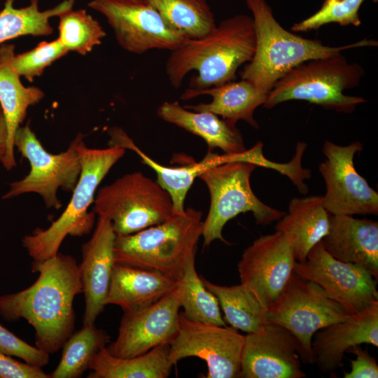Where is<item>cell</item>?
Returning <instances> with one entry per match:
<instances>
[{
    "mask_svg": "<svg viewBox=\"0 0 378 378\" xmlns=\"http://www.w3.org/2000/svg\"><path fill=\"white\" fill-rule=\"evenodd\" d=\"M88 6L106 18L118 44L131 53L172 51L189 39L170 27L146 0H92Z\"/></svg>",
    "mask_w": 378,
    "mask_h": 378,
    "instance_id": "8fae6325",
    "label": "cell"
},
{
    "mask_svg": "<svg viewBox=\"0 0 378 378\" xmlns=\"http://www.w3.org/2000/svg\"><path fill=\"white\" fill-rule=\"evenodd\" d=\"M203 94L211 96L212 101L183 107L196 112H211L234 124L241 120L253 128H259L253 117L254 111L265 104L268 94L260 92L249 81L241 79L200 90L187 88L181 99L188 100Z\"/></svg>",
    "mask_w": 378,
    "mask_h": 378,
    "instance_id": "603a6c76",
    "label": "cell"
},
{
    "mask_svg": "<svg viewBox=\"0 0 378 378\" xmlns=\"http://www.w3.org/2000/svg\"><path fill=\"white\" fill-rule=\"evenodd\" d=\"M244 340L231 326L191 321L180 313L177 332L169 342V358L173 365L187 357L204 360L206 378L239 377Z\"/></svg>",
    "mask_w": 378,
    "mask_h": 378,
    "instance_id": "7c38bea8",
    "label": "cell"
},
{
    "mask_svg": "<svg viewBox=\"0 0 378 378\" xmlns=\"http://www.w3.org/2000/svg\"><path fill=\"white\" fill-rule=\"evenodd\" d=\"M176 31L189 39L212 32L216 27L214 14L206 0H146Z\"/></svg>",
    "mask_w": 378,
    "mask_h": 378,
    "instance_id": "f546056e",
    "label": "cell"
},
{
    "mask_svg": "<svg viewBox=\"0 0 378 378\" xmlns=\"http://www.w3.org/2000/svg\"><path fill=\"white\" fill-rule=\"evenodd\" d=\"M254 22L256 43L251 60L240 72L241 79L269 94L275 83L293 68L309 60L322 58L347 49L377 46L373 39H363L342 46H324L285 29L276 20L266 0H246Z\"/></svg>",
    "mask_w": 378,
    "mask_h": 378,
    "instance_id": "3957f363",
    "label": "cell"
},
{
    "mask_svg": "<svg viewBox=\"0 0 378 378\" xmlns=\"http://www.w3.org/2000/svg\"><path fill=\"white\" fill-rule=\"evenodd\" d=\"M157 114L164 121L200 136L206 141L208 151L218 148L225 154L232 155L246 150L236 124L220 119L213 113L191 111L178 102H165L158 108Z\"/></svg>",
    "mask_w": 378,
    "mask_h": 378,
    "instance_id": "cb8c5ba5",
    "label": "cell"
},
{
    "mask_svg": "<svg viewBox=\"0 0 378 378\" xmlns=\"http://www.w3.org/2000/svg\"><path fill=\"white\" fill-rule=\"evenodd\" d=\"M93 211L108 218L119 235L160 224L174 213L169 192L140 172L127 174L101 188Z\"/></svg>",
    "mask_w": 378,
    "mask_h": 378,
    "instance_id": "ba28073f",
    "label": "cell"
},
{
    "mask_svg": "<svg viewBox=\"0 0 378 378\" xmlns=\"http://www.w3.org/2000/svg\"><path fill=\"white\" fill-rule=\"evenodd\" d=\"M80 133L76 144L81 172L69 203L60 216L47 229H36L22 239V246L33 261L41 262L55 256L67 235L83 236L92 230L95 213L88 212L96 190L112 167L125 155V148L111 145L107 148L87 147Z\"/></svg>",
    "mask_w": 378,
    "mask_h": 378,
    "instance_id": "5b68a950",
    "label": "cell"
},
{
    "mask_svg": "<svg viewBox=\"0 0 378 378\" xmlns=\"http://www.w3.org/2000/svg\"><path fill=\"white\" fill-rule=\"evenodd\" d=\"M293 271L319 285L350 315L378 300L377 280L363 267L333 258L321 241L310 249L304 262H295Z\"/></svg>",
    "mask_w": 378,
    "mask_h": 378,
    "instance_id": "4fadbf2b",
    "label": "cell"
},
{
    "mask_svg": "<svg viewBox=\"0 0 378 378\" xmlns=\"http://www.w3.org/2000/svg\"><path fill=\"white\" fill-rule=\"evenodd\" d=\"M256 36L252 17L237 14L222 20L209 34L188 39L171 51L165 71L171 85L179 88L188 73L197 71L189 88L200 90L231 82L243 64L250 62Z\"/></svg>",
    "mask_w": 378,
    "mask_h": 378,
    "instance_id": "7a4b0ae2",
    "label": "cell"
},
{
    "mask_svg": "<svg viewBox=\"0 0 378 378\" xmlns=\"http://www.w3.org/2000/svg\"><path fill=\"white\" fill-rule=\"evenodd\" d=\"M36 281L18 293L0 296V316L7 321L24 318L35 330L36 346L56 353L73 334L74 298L83 293L79 265L70 255L58 253L41 262L33 261Z\"/></svg>",
    "mask_w": 378,
    "mask_h": 378,
    "instance_id": "6da1fadb",
    "label": "cell"
},
{
    "mask_svg": "<svg viewBox=\"0 0 378 378\" xmlns=\"http://www.w3.org/2000/svg\"><path fill=\"white\" fill-rule=\"evenodd\" d=\"M360 141L340 146L326 141L323 153L326 158L318 169L325 181L323 206L330 214L377 215L378 193L356 171L354 158L363 150Z\"/></svg>",
    "mask_w": 378,
    "mask_h": 378,
    "instance_id": "5bb4252c",
    "label": "cell"
},
{
    "mask_svg": "<svg viewBox=\"0 0 378 378\" xmlns=\"http://www.w3.org/2000/svg\"><path fill=\"white\" fill-rule=\"evenodd\" d=\"M115 239L111 220L98 216L92 237L82 246V262L79 267L85 302L83 324L94 323L106 306L115 264Z\"/></svg>",
    "mask_w": 378,
    "mask_h": 378,
    "instance_id": "ac0fdd59",
    "label": "cell"
},
{
    "mask_svg": "<svg viewBox=\"0 0 378 378\" xmlns=\"http://www.w3.org/2000/svg\"><path fill=\"white\" fill-rule=\"evenodd\" d=\"M110 342L109 335L94 323L83 324L73 333L62 348V354L50 378H78L88 369L92 356Z\"/></svg>",
    "mask_w": 378,
    "mask_h": 378,
    "instance_id": "4dcf8cb0",
    "label": "cell"
},
{
    "mask_svg": "<svg viewBox=\"0 0 378 378\" xmlns=\"http://www.w3.org/2000/svg\"><path fill=\"white\" fill-rule=\"evenodd\" d=\"M76 0H64L52 8L41 10L38 0H30L28 6H15V0H6L0 11V46L22 36L50 35L53 29L50 18L59 16L73 8Z\"/></svg>",
    "mask_w": 378,
    "mask_h": 378,
    "instance_id": "f1b7e54d",
    "label": "cell"
},
{
    "mask_svg": "<svg viewBox=\"0 0 378 378\" xmlns=\"http://www.w3.org/2000/svg\"><path fill=\"white\" fill-rule=\"evenodd\" d=\"M365 0H324L321 7L307 18L294 24V32L317 30L329 23L340 26L359 27L361 20L359 10Z\"/></svg>",
    "mask_w": 378,
    "mask_h": 378,
    "instance_id": "836d02e7",
    "label": "cell"
},
{
    "mask_svg": "<svg viewBox=\"0 0 378 378\" xmlns=\"http://www.w3.org/2000/svg\"><path fill=\"white\" fill-rule=\"evenodd\" d=\"M323 200L321 195L293 198L288 212L275 226L291 244L297 262H304L310 249L328 232L330 214Z\"/></svg>",
    "mask_w": 378,
    "mask_h": 378,
    "instance_id": "d4e9b609",
    "label": "cell"
},
{
    "mask_svg": "<svg viewBox=\"0 0 378 378\" xmlns=\"http://www.w3.org/2000/svg\"><path fill=\"white\" fill-rule=\"evenodd\" d=\"M80 134L71 142L68 148L59 154L46 150L29 124L20 127L14 136V146L30 164L29 174L22 179L10 184L9 190L3 199L12 198L24 193L40 195L48 208L59 209L62 203L57 197L60 188L73 192L81 172L80 157L76 144Z\"/></svg>",
    "mask_w": 378,
    "mask_h": 378,
    "instance_id": "30bf717a",
    "label": "cell"
},
{
    "mask_svg": "<svg viewBox=\"0 0 378 378\" xmlns=\"http://www.w3.org/2000/svg\"><path fill=\"white\" fill-rule=\"evenodd\" d=\"M202 217L201 211L188 208L135 233L115 234V262L155 270L180 281L188 262L195 257Z\"/></svg>",
    "mask_w": 378,
    "mask_h": 378,
    "instance_id": "277c9868",
    "label": "cell"
},
{
    "mask_svg": "<svg viewBox=\"0 0 378 378\" xmlns=\"http://www.w3.org/2000/svg\"><path fill=\"white\" fill-rule=\"evenodd\" d=\"M326 251L342 262L358 265L378 279V223L348 215L330 214Z\"/></svg>",
    "mask_w": 378,
    "mask_h": 378,
    "instance_id": "ffe728a7",
    "label": "cell"
},
{
    "mask_svg": "<svg viewBox=\"0 0 378 378\" xmlns=\"http://www.w3.org/2000/svg\"><path fill=\"white\" fill-rule=\"evenodd\" d=\"M295 262L291 244L281 232L262 235L244 251L238 262L241 283L268 310L286 285Z\"/></svg>",
    "mask_w": 378,
    "mask_h": 378,
    "instance_id": "2e32d148",
    "label": "cell"
},
{
    "mask_svg": "<svg viewBox=\"0 0 378 378\" xmlns=\"http://www.w3.org/2000/svg\"><path fill=\"white\" fill-rule=\"evenodd\" d=\"M257 167L248 162H227L209 166L198 176L210 194L202 234L204 246L216 239L229 244L223 236V227L239 214L251 212L256 224L262 225L279 220L286 214L263 203L253 192L250 178Z\"/></svg>",
    "mask_w": 378,
    "mask_h": 378,
    "instance_id": "52a82bcc",
    "label": "cell"
},
{
    "mask_svg": "<svg viewBox=\"0 0 378 378\" xmlns=\"http://www.w3.org/2000/svg\"><path fill=\"white\" fill-rule=\"evenodd\" d=\"M108 134L111 136L110 145H117L134 151L141 159L142 162L151 167L157 174V182L167 190L172 201L175 213L184 212V202L188 190L195 178L208 167L227 162V156L208 151L205 157L199 162H191L181 167L163 166L142 152L119 127H113Z\"/></svg>",
    "mask_w": 378,
    "mask_h": 378,
    "instance_id": "484cf974",
    "label": "cell"
},
{
    "mask_svg": "<svg viewBox=\"0 0 378 378\" xmlns=\"http://www.w3.org/2000/svg\"><path fill=\"white\" fill-rule=\"evenodd\" d=\"M0 352L22 358L25 363L42 368L49 362V354L29 345L0 324Z\"/></svg>",
    "mask_w": 378,
    "mask_h": 378,
    "instance_id": "d590c367",
    "label": "cell"
},
{
    "mask_svg": "<svg viewBox=\"0 0 378 378\" xmlns=\"http://www.w3.org/2000/svg\"><path fill=\"white\" fill-rule=\"evenodd\" d=\"M181 295L180 281L174 290L155 303L124 312L116 340L106 346L108 353L130 358L169 344L178 330Z\"/></svg>",
    "mask_w": 378,
    "mask_h": 378,
    "instance_id": "9a60e30c",
    "label": "cell"
},
{
    "mask_svg": "<svg viewBox=\"0 0 378 378\" xmlns=\"http://www.w3.org/2000/svg\"><path fill=\"white\" fill-rule=\"evenodd\" d=\"M179 282L155 270L115 262L105 304L123 312L141 309L168 295Z\"/></svg>",
    "mask_w": 378,
    "mask_h": 378,
    "instance_id": "44dd1931",
    "label": "cell"
},
{
    "mask_svg": "<svg viewBox=\"0 0 378 378\" xmlns=\"http://www.w3.org/2000/svg\"><path fill=\"white\" fill-rule=\"evenodd\" d=\"M181 307L188 319L204 323L226 326L217 298L209 290L195 269V257L188 262L183 277Z\"/></svg>",
    "mask_w": 378,
    "mask_h": 378,
    "instance_id": "1f68e13d",
    "label": "cell"
},
{
    "mask_svg": "<svg viewBox=\"0 0 378 378\" xmlns=\"http://www.w3.org/2000/svg\"><path fill=\"white\" fill-rule=\"evenodd\" d=\"M58 17L57 38L69 51L87 55L99 45L106 36L99 22L84 9L71 8Z\"/></svg>",
    "mask_w": 378,
    "mask_h": 378,
    "instance_id": "d6a6232c",
    "label": "cell"
},
{
    "mask_svg": "<svg viewBox=\"0 0 378 378\" xmlns=\"http://www.w3.org/2000/svg\"><path fill=\"white\" fill-rule=\"evenodd\" d=\"M0 378H50L39 368L0 352Z\"/></svg>",
    "mask_w": 378,
    "mask_h": 378,
    "instance_id": "8d00e7d4",
    "label": "cell"
},
{
    "mask_svg": "<svg viewBox=\"0 0 378 378\" xmlns=\"http://www.w3.org/2000/svg\"><path fill=\"white\" fill-rule=\"evenodd\" d=\"M365 75L358 63H351L338 52L312 59L293 68L279 78L263 105L267 108L290 100H302L328 110L350 113L366 100L344 91L357 87Z\"/></svg>",
    "mask_w": 378,
    "mask_h": 378,
    "instance_id": "8992f818",
    "label": "cell"
},
{
    "mask_svg": "<svg viewBox=\"0 0 378 378\" xmlns=\"http://www.w3.org/2000/svg\"><path fill=\"white\" fill-rule=\"evenodd\" d=\"M68 52L58 38L50 42L42 41L29 51L15 55L12 64L20 76L32 82L35 77L43 74L47 66Z\"/></svg>",
    "mask_w": 378,
    "mask_h": 378,
    "instance_id": "e575fe53",
    "label": "cell"
},
{
    "mask_svg": "<svg viewBox=\"0 0 378 378\" xmlns=\"http://www.w3.org/2000/svg\"><path fill=\"white\" fill-rule=\"evenodd\" d=\"M15 55L13 44L0 46V106L8 130L7 151L2 164L7 170L17 165L14 154V136L17 130L23 122L28 108L44 97V92L39 88L23 85L20 76L13 66Z\"/></svg>",
    "mask_w": 378,
    "mask_h": 378,
    "instance_id": "7402d4cb",
    "label": "cell"
},
{
    "mask_svg": "<svg viewBox=\"0 0 378 378\" xmlns=\"http://www.w3.org/2000/svg\"><path fill=\"white\" fill-rule=\"evenodd\" d=\"M350 316L319 285L293 271L279 298L268 309L267 321L288 330L299 342L301 360L313 364L314 335Z\"/></svg>",
    "mask_w": 378,
    "mask_h": 378,
    "instance_id": "9c48e42d",
    "label": "cell"
},
{
    "mask_svg": "<svg viewBox=\"0 0 378 378\" xmlns=\"http://www.w3.org/2000/svg\"><path fill=\"white\" fill-rule=\"evenodd\" d=\"M206 288L216 295L231 327L251 333L267 321V309L244 284L230 286L213 284L202 279Z\"/></svg>",
    "mask_w": 378,
    "mask_h": 378,
    "instance_id": "83f0119b",
    "label": "cell"
},
{
    "mask_svg": "<svg viewBox=\"0 0 378 378\" xmlns=\"http://www.w3.org/2000/svg\"><path fill=\"white\" fill-rule=\"evenodd\" d=\"M8 130L4 113L0 106V162L2 164L7 151Z\"/></svg>",
    "mask_w": 378,
    "mask_h": 378,
    "instance_id": "f35d334b",
    "label": "cell"
},
{
    "mask_svg": "<svg viewBox=\"0 0 378 378\" xmlns=\"http://www.w3.org/2000/svg\"><path fill=\"white\" fill-rule=\"evenodd\" d=\"M314 335L312 340L313 364L323 372L336 371L342 367L344 354L351 347L361 344L378 346V300Z\"/></svg>",
    "mask_w": 378,
    "mask_h": 378,
    "instance_id": "d6986e66",
    "label": "cell"
},
{
    "mask_svg": "<svg viewBox=\"0 0 378 378\" xmlns=\"http://www.w3.org/2000/svg\"><path fill=\"white\" fill-rule=\"evenodd\" d=\"M106 346L91 358L88 369L92 372L88 378H166L173 366L169 343L130 358L113 356Z\"/></svg>",
    "mask_w": 378,
    "mask_h": 378,
    "instance_id": "4316f807",
    "label": "cell"
},
{
    "mask_svg": "<svg viewBox=\"0 0 378 378\" xmlns=\"http://www.w3.org/2000/svg\"><path fill=\"white\" fill-rule=\"evenodd\" d=\"M347 352L355 354L356 359L351 360V370L344 372V378H377L378 365L376 360L360 345L351 347Z\"/></svg>",
    "mask_w": 378,
    "mask_h": 378,
    "instance_id": "74e56055",
    "label": "cell"
},
{
    "mask_svg": "<svg viewBox=\"0 0 378 378\" xmlns=\"http://www.w3.org/2000/svg\"><path fill=\"white\" fill-rule=\"evenodd\" d=\"M300 346L284 327L267 322L245 335L239 377L304 378Z\"/></svg>",
    "mask_w": 378,
    "mask_h": 378,
    "instance_id": "e0dca14e",
    "label": "cell"
}]
</instances>
